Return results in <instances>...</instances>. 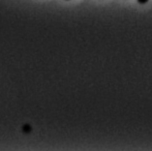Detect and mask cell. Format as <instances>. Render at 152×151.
I'll list each match as a JSON object with an SVG mask.
<instances>
[{
    "label": "cell",
    "instance_id": "6da1fadb",
    "mask_svg": "<svg viewBox=\"0 0 152 151\" xmlns=\"http://www.w3.org/2000/svg\"><path fill=\"white\" fill-rule=\"evenodd\" d=\"M147 1H148V0H138V2L140 3V4H145Z\"/></svg>",
    "mask_w": 152,
    "mask_h": 151
}]
</instances>
